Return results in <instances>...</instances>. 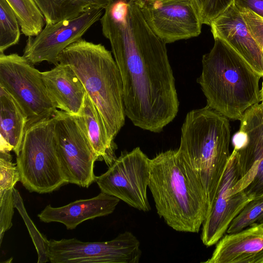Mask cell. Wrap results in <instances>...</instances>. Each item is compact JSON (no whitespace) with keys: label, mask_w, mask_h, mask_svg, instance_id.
Instances as JSON below:
<instances>
[{"label":"cell","mask_w":263,"mask_h":263,"mask_svg":"<svg viewBox=\"0 0 263 263\" xmlns=\"http://www.w3.org/2000/svg\"><path fill=\"white\" fill-rule=\"evenodd\" d=\"M263 214V197L251 200L231 221L227 233L240 231L257 221Z\"/></svg>","instance_id":"obj_25"},{"label":"cell","mask_w":263,"mask_h":263,"mask_svg":"<svg viewBox=\"0 0 263 263\" xmlns=\"http://www.w3.org/2000/svg\"><path fill=\"white\" fill-rule=\"evenodd\" d=\"M17 17L6 0H0V53L17 44L21 31Z\"/></svg>","instance_id":"obj_23"},{"label":"cell","mask_w":263,"mask_h":263,"mask_svg":"<svg viewBox=\"0 0 263 263\" xmlns=\"http://www.w3.org/2000/svg\"><path fill=\"white\" fill-rule=\"evenodd\" d=\"M258 223H263V214L260 216L257 220Z\"/></svg>","instance_id":"obj_32"},{"label":"cell","mask_w":263,"mask_h":263,"mask_svg":"<svg viewBox=\"0 0 263 263\" xmlns=\"http://www.w3.org/2000/svg\"><path fill=\"white\" fill-rule=\"evenodd\" d=\"M260 92H261V101H262V108H263V82H262V87H261V89L260 90Z\"/></svg>","instance_id":"obj_31"},{"label":"cell","mask_w":263,"mask_h":263,"mask_svg":"<svg viewBox=\"0 0 263 263\" xmlns=\"http://www.w3.org/2000/svg\"><path fill=\"white\" fill-rule=\"evenodd\" d=\"M82 123L98 160L109 167L117 159V146L108 135L101 115L86 92L80 114L77 116Z\"/></svg>","instance_id":"obj_20"},{"label":"cell","mask_w":263,"mask_h":263,"mask_svg":"<svg viewBox=\"0 0 263 263\" xmlns=\"http://www.w3.org/2000/svg\"><path fill=\"white\" fill-rule=\"evenodd\" d=\"M148 188L158 214L169 227L199 232L208 214V200L198 175L178 149L151 159Z\"/></svg>","instance_id":"obj_2"},{"label":"cell","mask_w":263,"mask_h":263,"mask_svg":"<svg viewBox=\"0 0 263 263\" xmlns=\"http://www.w3.org/2000/svg\"><path fill=\"white\" fill-rule=\"evenodd\" d=\"M18 181L20 172L10 152H0V193L13 189Z\"/></svg>","instance_id":"obj_26"},{"label":"cell","mask_w":263,"mask_h":263,"mask_svg":"<svg viewBox=\"0 0 263 263\" xmlns=\"http://www.w3.org/2000/svg\"><path fill=\"white\" fill-rule=\"evenodd\" d=\"M238 10L247 9L263 18V0H234Z\"/></svg>","instance_id":"obj_30"},{"label":"cell","mask_w":263,"mask_h":263,"mask_svg":"<svg viewBox=\"0 0 263 263\" xmlns=\"http://www.w3.org/2000/svg\"><path fill=\"white\" fill-rule=\"evenodd\" d=\"M151 159L137 147L122 152L107 171L97 176L101 191L122 200L138 210H151L147 196Z\"/></svg>","instance_id":"obj_10"},{"label":"cell","mask_w":263,"mask_h":263,"mask_svg":"<svg viewBox=\"0 0 263 263\" xmlns=\"http://www.w3.org/2000/svg\"><path fill=\"white\" fill-rule=\"evenodd\" d=\"M18 20L22 33L35 36L46 24L45 17L34 0H6Z\"/></svg>","instance_id":"obj_22"},{"label":"cell","mask_w":263,"mask_h":263,"mask_svg":"<svg viewBox=\"0 0 263 263\" xmlns=\"http://www.w3.org/2000/svg\"><path fill=\"white\" fill-rule=\"evenodd\" d=\"M112 1V0H110V1Z\"/></svg>","instance_id":"obj_33"},{"label":"cell","mask_w":263,"mask_h":263,"mask_svg":"<svg viewBox=\"0 0 263 263\" xmlns=\"http://www.w3.org/2000/svg\"><path fill=\"white\" fill-rule=\"evenodd\" d=\"M154 32L166 44L198 36L202 25L196 0H137Z\"/></svg>","instance_id":"obj_12"},{"label":"cell","mask_w":263,"mask_h":263,"mask_svg":"<svg viewBox=\"0 0 263 263\" xmlns=\"http://www.w3.org/2000/svg\"><path fill=\"white\" fill-rule=\"evenodd\" d=\"M0 85L17 102L27 117L26 128L54 116L41 72L23 55L0 53Z\"/></svg>","instance_id":"obj_7"},{"label":"cell","mask_w":263,"mask_h":263,"mask_svg":"<svg viewBox=\"0 0 263 263\" xmlns=\"http://www.w3.org/2000/svg\"><path fill=\"white\" fill-rule=\"evenodd\" d=\"M239 130L232 138L239 179L235 193L244 191L252 199L263 197V108L256 104L247 109Z\"/></svg>","instance_id":"obj_9"},{"label":"cell","mask_w":263,"mask_h":263,"mask_svg":"<svg viewBox=\"0 0 263 263\" xmlns=\"http://www.w3.org/2000/svg\"><path fill=\"white\" fill-rule=\"evenodd\" d=\"M230 140L228 118L220 113L206 105L187 114L178 150L201 181L208 202L207 215L230 157Z\"/></svg>","instance_id":"obj_5"},{"label":"cell","mask_w":263,"mask_h":263,"mask_svg":"<svg viewBox=\"0 0 263 263\" xmlns=\"http://www.w3.org/2000/svg\"><path fill=\"white\" fill-rule=\"evenodd\" d=\"M140 245L138 238L129 231L107 241L51 239L48 256L52 263H138L142 254Z\"/></svg>","instance_id":"obj_11"},{"label":"cell","mask_w":263,"mask_h":263,"mask_svg":"<svg viewBox=\"0 0 263 263\" xmlns=\"http://www.w3.org/2000/svg\"><path fill=\"white\" fill-rule=\"evenodd\" d=\"M239 11L251 35L263 53V18L247 9Z\"/></svg>","instance_id":"obj_29"},{"label":"cell","mask_w":263,"mask_h":263,"mask_svg":"<svg viewBox=\"0 0 263 263\" xmlns=\"http://www.w3.org/2000/svg\"><path fill=\"white\" fill-rule=\"evenodd\" d=\"M104 9H92L78 16L53 24H46L37 35L28 37L23 55L33 65L43 61L58 65V58L61 52L82 39L100 20Z\"/></svg>","instance_id":"obj_13"},{"label":"cell","mask_w":263,"mask_h":263,"mask_svg":"<svg viewBox=\"0 0 263 263\" xmlns=\"http://www.w3.org/2000/svg\"><path fill=\"white\" fill-rule=\"evenodd\" d=\"M43 14L46 24L79 16L89 10L104 8L110 0H34Z\"/></svg>","instance_id":"obj_21"},{"label":"cell","mask_w":263,"mask_h":263,"mask_svg":"<svg viewBox=\"0 0 263 263\" xmlns=\"http://www.w3.org/2000/svg\"><path fill=\"white\" fill-rule=\"evenodd\" d=\"M14 206L23 217L29 232L32 241L35 245L38 254V263L49 261L48 250L49 240L42 235L28 216L26 211L23 200L18 192L15 188L13 190Z\"/></svg>","instance_id":"obj_24"},{"label":"cell","mask_w":263,"mask_h":263,"mask_svg":"<svg viewBox=\"0 0 263 263\" xmlns=\"http://www.w3.org/2000/svg\"><path fill=\"white\" fill-rule=\"evenodd\" d=\"M41 74L49 97L57 109L71 116H79L86 91L72 68L59 63Z\"/></svg>","instance_id":"obj_18"},{"label":"cell","mask_w":263,"mask_h":263,"mask_svg":"<svg viewBox=\"0 0 263 263\" xmlns=\"http://www.w3.org/2000/svg\"><path fill=\"white\" fill-rule=\"evenodd\" d=\"M209 52L202 57V69L197 79L207 105L227 118L240 120L245 111L261 101L255 72L228 43L214 38Z\"/></svg>","instance_id":"obj_3"},{"label":"cell","mask_w":263,"mask_h":263,"mask_svg":"<svg viewBox=\"0 0 263 263\" xmlns=\"http://www.w3.org/2000/svg\"><path fill=\"white\" fill-rule=\"evenodd\" d=\"M205 263H263V223L226 235Z\"/></svg>","instance_id":"obj_16"},{"label":"cell","mask_w":263,"mask_h":263,"mask_svg":"<svg viewBox=\"0 0 263 263\" xmlns=\"http://www.w3.org/2000/svg\"><path fill=\"white\" fill-rule=\"evenodd\" d=\"M210 26L214 38H219L228 43L255 72L263 77V53L234 3Z\"/></svg>","instance_id":"obj_15"},{"label":"cell","mask_w":263,"mask_h":263,"mask_svg":"<svg viewBox=\"0 0 263 263\" xmlns=\"http://www.w3.org/2000/svg\"><path fill=\"white\" fill-rule=\"evenodd\" d=\"M54 142L67 183L88 187L96 182L95 163L98 160L82 123L77 116L57 110Z\"/></svg>","instance_id":"obj_8"},{"label":"cell","mask_w":263,"mask_h":263,"mask_svg":"<svg viewBox=\"0 0 263 263\" xmlns=\"http://www.w3.org/2000/svg\"><path fill=\"white\" fill-rule=\"evenodd\" d=\"M58 61L76 73L114 140L125 124L126 115L122 78L111 52L101 44L82 38L65 48Z\"/></svg>","instance_id":"obj_4"},{"label":"cell","mask_w":263,"mask_h":263,"mask_svg":"<svg viewBox=\"0 0 263 263\" xmlns=\"http://www.w3.org/2000/svg\"><path fill=\"white\" fill-rule=\"evenodd\" d=\"M145 1H147V0H145Z\"/></svg>","instance_id":"obj_34"},{"label":"cell","mask_w":263,"mask_h":263,"mask_svg":"<svg viewBox=\"0 0 263 263\" xmlns=\"http://www.w3.org/2000/svg\"><path fill=\"white\" fill-rule=\"evenodd\" d=\"M14 189V188H13ZM13 190L0 193V244L5 233L12 226L14 200Z\"/></svg>","instance_id":"obj_28"},{"label":"cell","mask_w":263,"mask_h":263,"mask_svg":"<svg viewBox=\"0 0 263 263\" xmlns=\"http://www.w3.org/2000/svg\"><path fill=\"white\" fill-rule=\"evenodd\" d=\"M0 152H20L27 117L15 99L0 85Z\"/></svg>","instance_id":"obj_19"},{"label":"cell","mask_w":263,"mask_h":263,"mask_svg":"<svg viewBox=\"0 0 263 263\" xmlns=\"http://www.w3.org/2000/svg\"><path fill=\"white\" fill-rule=\"evenodd\" d=\"M202 24L211 23L231 6L234 0H196Z\"/></svg>","instance_id":"obj_27"},{"label":"cell","mask_w":263,"mask_h":263,"mask_svg":"<svg viewBox=\"0 0 263 263\" xmlns=\"http://www.w3.org/2000/svg\"><path fill=\"white\" fill-rule=\"evenodd\" d=\"M239 179L235 154L232 152L210 211L202 225L201 239L206 247L217 243L231 221L252 199L244 192L234 193Z\"/></svg>","instance_id":"obj_14"},{"label":"cell","mask_w":263,"mask_h":263,"mask_svg":"<svg viewBox=\"0 0 263 263\" xmlns=\"http://www.w3.org/2000/svg\"><path fill=\"white\" fill-rule=\"evenodd\" d=\"M119 69L126 116L158 133L179 110L166 43L152 30L137 0H112L100 20Z\"/></svg>","instance_id":"obj_1"},{"label":"cell","mask_w":263,"mask_h":263,"mask_svg":"<svg viewBox=\"0 0 263 263\" xmlns=\"http://www.w3.org/2000/svg\"><path fill=\"white\" fill-rule=\"evenodd\" d=\"M120 200L101 192L91 198L77 200L61 207L47 205L37 216L44 222H60L67 230H73L85 220L111 214Z\"/></svg>","instance_id":"obj_17"},{"label":"cell","mask_w":263,"mask_h":263,"mask_svg":"<svg viewBox=\"0 0 263 263\" xmlns=\"http://www.w3.org/2000/svg\"><path fill=\"white\" fill-rule=\"evenodd\" d=\"M55 115L26 128L16 165L20 181L30 192L51 193L67 184L58 157Z\"/></svg>","instance_id":"obj_6"}]
</instances>
